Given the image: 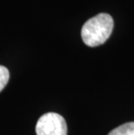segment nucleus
I'll use <instances>...</instances> for the list:
<instances>
[{"instance_id": "nucleus-2", "label": "nucleus", "mask_w": 134, "mask_h": 135, "mask_svg": "<svg viewBox=\"0 0 134 135\" xmlns=\"http://www.w3.org/2000/svg\"><path fill=\"white\" fill-rule=\"evenodd\" d=\"M37 135H67L65 119L56 113H44L36 125Z\"/></svg>"}, {"instance_id": "nucleus-3", "label": "nucleus", "mask_w": 134, "mask_h": 135, "mask_svg": "<svg viewBox=\"0 0 134 135\" xmlns=\"http://www.w3.org/2000/svg\"><path fill=\"white\" fill-rule=\"evenodd\" d=\"M108 135H134V122H128L118 126Z\"/></svg>"}, {"instance_id": "nucleus-4", "label": "nucleus", "mask_w": 134, "mask_h": 135, "mask_svg": "<svg viewBox=\"0 0 134 135\" xmlns=\"http://www.w3.org/2000/svg\"><path fill=\"white\" fill-rule=\"evenodd\" d=\"M9 79H10L9 70L6 67L0 65V93L6 86L8 81H9Z\"/></svg>"}, {"instance_id": "nucleus-1", "label": "nucleus", "mask_w": 134, "mask_h": 135, "mask_svg": "<svg viewBox=\"0 0 134 135\" xmlns=\"http://www.w3.org/2000/svg\"><path fill=\"white\" fill-rule=\"evenodd\" d=\"M114 26L113 18L107 13H100L85 23L81 30L83 42L90 47L103 45L109 38Z\"/></svg>"}]
</instances>
